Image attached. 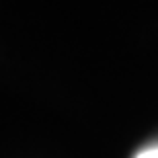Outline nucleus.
Listing matches in <instances>:
<instances>
[{
  "instance_id": "obj_1",
  "label": "nucleus",
  "mask_w": 158,
  "mask_h": 158,
  "mask_svg": "<svg viewBox=\"0 0 158 158\" xmlns=\"http://www.w3.org/2000/svg\"><path fill=\"white\" fill-rule=\"evenodd\" d=\"M138 158H158V146L156 148H150V150H144Z\"/></svg>"
}]
</instances>
